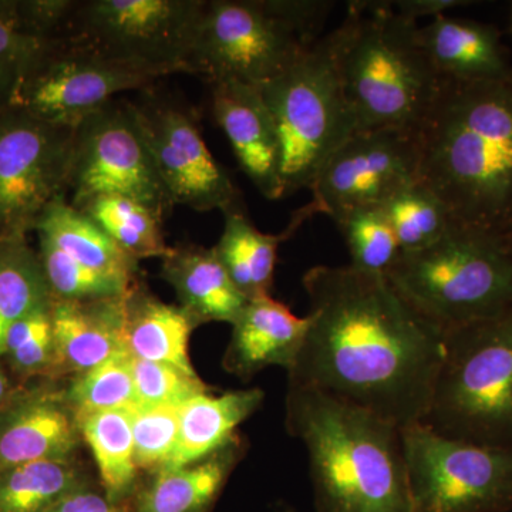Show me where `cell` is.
Segmentation results:
<instances>
[{"label": "cell", "instance_id": "obj_1", "mask_svg": "<svg viewBox=\"0 0 512 512\" xmlns=\"http://www.w3.org/2000/svg\"><path fill=\"white\" fill-rule=\"evenodd\" d=\"M309 328L289 386L326 394L404 429L421 423L444 353V330L386 275L318 265L302 279Z\"/></svg>", "mask_w": 512, "mask_h": 512}, {"label": "cell", "instance_id": "obj_2", "mask_svg": "<svg viewBox=\"0 0 512 512\" xmlns=\"http://www.w3.org/2000/svg\"><path fill=\"white\" fill-rule=\"evenodd\" d=\"M417 133L419 181L453 224L512 251V69L478 82L441 79Z\"/></svg>", "mask_w": 512, "mask_h": 512}, {"label": "cell", "instance_id": "obj_3", "mask_svg": "<svg viewBox=\"0 0 512 512\" xmlns=\"http://www.w3.org/2000/svg\"><path fill=\"white\" fill-rule=\"evenodd\" d=\"M286 426L308 451L316 512H413L400 427L293 386Z\"/></svg>", "mask_w": 512, "mask_h": 512}, {"label": "cell", "instance_id": "obj_4", "mask_svg": "<svg viewBox=\"0 0 512 512\" xmlns=\"http://www.w3.org/2000/svg\"><path fill=\"white\" fill-rule=\"evenodd\" d=\"M419 29L392 2L349 3L335 32L340 79L356 133L419 130L441 83L421 46Z\"/></svg>", "mask_w": 512, "mask_h": 512}, {"label": "cell", "instance_id": "obj_5", "mask_svg": "<svg viewBox=\"0 0 512 512\" xmlns=\"http://www.w3.org/2000/svg\"><path fill=\"white\" fill-rule=\"evenodd\" d=\"M333 6L328 0H207L191 74L208 83L264 86L318 42Z\"/></svg>", "mask_w": 512, "mask_h": 512}, {"label": "cell", "instance_id": "obj_6", "mask_svg": "<svg viewBox=\"0 0 512 512\" xmlns=\"http://www.w3.org/2000/svg\"><path fill=\"white\" fill-rule=\"evenodd\" d=\"M421 424L447 439L512 450V309L444 332Z\"/></svg>", "mask_w": 512, "mask_h": 512}, {"label": "cell", "instance_id": "obj_7", "mask_svg": "<svg viewBox=\"0 0 512 512\" xmlns=\"http://www.w3.org/2000/svg\"><path fill=\"white\" fill-rule=\"evenodd\" d=\"M386 278L444 332L512 309L511 249L456 224L430 247L400 255Z\"/></svg>", "mask_w": 512, "mask_h": 512}, {"label": "cell", "instance_id": "obj_8", "mask_svg": "<svg viewBox=\"0 0 512 512\" xmlns=\"http://www.w3.org/2000/svg\"><path fill=\"white\" fill-rule=\"evenodd\" d=\"M259 89L278 133L284 198L311 190L329 158L356 133L340 79L335 30Z\"/></svg>", "mask_w": 512, "mask_h": 512}, {"label": "cell", "instance_id": "obj_9", "mask_svg": "<svg viewBox=\"0 0 512 512\" xmlns=\"http://www.w3.org/2000/svg\"><path fill=\"white\" fill-rule=\"evenodd\" d=\"M167 72L101 53L72 37L47 40L16 84L8 107L62 127H76L117 96L146 92Z\"/></svg>", "mask_w": 512, "mask_h": 512}, {"label": "cell", "instance_id": "obj_10", "mask_svg": "<svg viewBox=\"0 0 512 512\" xmlns=\"http://www.w3.org/2000/svg\"><path fill=\"white\" fill-rule=\"evenodd\" d=\"M413 512L512 511V450L402 429Z\"/></svg>", "mask_w": 512, "mask_h": 512}, {"label": "cell", "instance_id": "obj_11", "mask_svg": "<svg viewBox=\"0 0 512 512\" xmlns=\"http://www.w3.org/2000/svg\"><path fill=\"white\" fill-rule=\"evenodd\" d=\"M207 0H79L66 36L106 55L191 74Z\"/></svg>", "mask_w": 512, "mask_h": 512}, {"label": "cell", "instance_id": "obj_12", "mask_svg": "<svg viewBox=\"0 0 512 512\" xmlns=\"http://www.w3.org/2000/svg\"><path fill=\"white\" fill-rule=\"evenodd\" d=\"M123 195L167 218L175 205L134 119L130 100L114 99L74 127L66 198L73 207Z\"/></svg>", "mask_w": 512, "mask_h": 512}, {"label": "cell", "instance_id": "obj_13", "mask_svg": "<svg viewBox=\"0 0 512 512\" xmlns=\"http://www.w3.org/2000/svg\"><path fill=\"white\" fill-rule=\"evenodd\" d=\"M73 138L72 127L0 110V239L28 237L47 205L66 195Z\"/></svg>", "mask_w": 512, "mask_h": 512}, {"label": "cell", "instance_id": "obj_14", "mask_svg": "<svg viewBox=\"0 0 512 512\" xmlns=\"http://www.w3.org/2000/svg\"><path fill=\"white\" fill-rule=\"evenodd\" d=\"M130 100L141 136L175 207L197 212L244 207L241 191L202 137L191 107L150 89Z\"/></svg>", "mask_w": 512, "mask_h": 512}, {"label": "cell", "instance_id": "obj_15", "mask_svg": "<svg viewBox=\"0 0 512 512\" xmlns=\"http://www.w3.org/2000/svg\"><path fill=\"white\" fill-rule=\"evenodd\" d=\"M416 130L359 131L329 158L311 187L312 204L333 221L360 208L382 207L393 194L419 181Z\"/></svg>", "mask_w": 512, "mask_h": 512}, {"label": "cell", "instance_id": "obj_16", "mask_svg": "<svg viewBox=\"0 0 512 512\" xmlns=\"http://www.w3.org/2000/svg\"><path fill=\"white\" fill-rule=\"evenodd\" d=\"M210 84L212 113L239 167L266 200H282L281 147L261 89L239 82Z\"/></svg>", "mask_w": 512, "mask_h": 512}, {"label": "cell", "instance_id": "obj_17", "mask_svg": "<svg viewBox=\"0 0 512 512\" xmlns=\"http://www.w3.org/2000/svg\"><path fill=\"white\" fill-rule=\"evenodd\" d=\"M80 439L64 394H26L0 410V474L36 461L70 460Z\"/></svg>", "mask_w": 512, "mask_h": 512}, {"label": "cell", "instance_id": "obj_18", "mask_svg": "<svg viewBox=\"0 0 512 512\" xmlns=\"http://www.w3.org/2000/svg\"><path fill=\"white\" fill-rule=\"evenodd\" d=\"M309 319L298 318L271 295L249 299L232 323V338L225 353L229 373L244 379L269 366L291 369L308 333Z\"/></svg>", "mask_w": 512, "mask_h": 512}, {"label": "cell", "instance_id": "obj_19", "mask_svg": "<svg viewBox=\"0 0 512 512\" xmlns=\"http://www.w3.org/2000/svg\"><path fill=\"white\" fill-rule=\"evenodd\" d=\"M419 37L441 79L478 82L512 69L501 33L493 25L441 15L420 28Z\"/></svg>", "mask_w": 512, "mask_h": 512}, {"label": "cell", "instance_id": "obj_20", "mask_svg": "<svg viewBox=\"0 0 512 512\" xmlns=\"http://www.w3.org/2000/svg\"><path fill=\"white\" fill-rule=\"evenodd\" d=\"M161 276L198 326L237 320L249 299L239 292L214 248L177 244L161 259Z\"/></svg>", "mask_w": 512, "mask_h": 512}, {"label": "cell", "instance_id": "obj_21", "mask_svg": "<svg viewBox=\"0 0 512 512\" xmlns=\"http://www.w3.org/2000/svg\"><path fill=\"white\" fill-rule=\"evenodd\" d=\"M124 296L83 302L53 299L57 365L79 375L127 352L124 346Z\"/></svg>", "mask_w": 512, "mask_h": 512}, {"label": "cell", "instance_id": "obj_22", "mask_svg": "<svg viewBox=\"0 0 512 512\" xmlns=\"http://www.w3.org/2000/svg\"><path fill=\"white\" fill-rule=\"evenodd\" d=\"M318 214V208L309 202L293 212L284 231L265 234L252 224L244 207L234 208L225 212L220 241L212 248L242 295L248 299L271 295L279 245L293 237L303 222Z\"/></svg>", "mask_w": 512, "mask_h": 512}, {"label": "cell", "instance_id": "obj_23", "mask_svg": "<svg viewBox=\"0 0 512 512\" xmlns=\"http://www.w3.org/2000/svg\"><path fill=\"white\" fill-rule=\"evenodd\" d=\"M195 320L180 305H168L140 281L124 296V346L128 355L197 375L188 355Z\"/></svg>", "mask_w": 512, "mask_h": 512}, {"label": "cell", "instance_id": "obj_24", "mask_svg": "<svg viewBox=\"0 0 512 512\" xmlns=\"http://www.w3.org/2000/svg\"><path fill=\"white\" fill-rule=\"evenodd\" d=\"M259 389L204 393L180 406L177 448L165 470L200 463L238 439V427L261 407ZM164 471V470H163Z\"/></svg>", "mask_w": 512, "mask_h": 512}, {"label": "cell", "instance_id": "obj_25", "mask_svg": "<svg viewBox=\"0 0 512 512\" xmlns=\"http://www.w3.org/2000/svg\"><path fill=\"white\" fill-rule=\"evenodd\" d=\"M33 232L39 244L56 249L74 264L124 281H138L137 259L121 251L66 195L47 205Z\"/></svg>", "mask_w": 512, "mask_h": 512}, {"label": "cell", "instance_id": "obj_26", "mask_svg": "<svg viewBox=\"0 0 512 512\" xmlns=\"http://www.w3.org/2000/svg\"><path fill=\"white\" fill-rule=\"evenodd\" d=\"M239 437L192 466L164 470L138 494L136 512H207L241 456Z\"/></svg>", "mask_w": 512, "mask_h": 512}, {"label": "cell", "instance_id": "obj_27", "mask_svg": "<svg viewBox=\"0 0 512 512\" xmlns=\"http://www.w3.org/2000/svg\"><path fill=\"white\" fill-rule=\"evenodd\" d=\"M53 302L37 251L28 237L0 239V356L16 322Z\"/></svg>", "mask_w": 512, "mask_h": 512}, {"label": "cell", "instance_id": "obj_28", "mask_svg": "<svg viewBox=\"0 0 512 512\" xmlns=\"http://www.w3.org/2000/svg\"><path fill=\"white\" fill-rule=\"evenodd\" d=\"M74 208L82 211L121 251L137 261L163 259L170 249L164 238V218L143 202L123 195H100Z\"/></svg>", "mask_w": 512, "mask_h": 512}, {"label": "cell", "instance_id": "obj_29", "mask_svg": "<svg viewBox=\"0 0 512 512\" xmlns=\"http://www.w3.org/2000/svg\"><path fill=\"white\" fill-rule=\"evenodd\" d=\"M79 429L99 468L104 494L120 504L133 491L138 471L128 410L87 414L79 419Z\"/></svg>", "mask_w": 512, "mask_h": 512}, {"label": "cell", "instance_id": "obj_30", "mask_svg": "<svg viewBox=\"0 0 512 512\" xmlns=\"http://www.w3.org/2000/svg\"><path fill=\"white\" fill-rule=\"evenodd\" d=\"M70 460H43L0 474V512H46L66 495L84 488Z\"/></svg>", "mask_w": 512, "mask_h": 512}, {"label": "cell", "instance_id": "obj_31", "mask_svg": "<svg viewBox=\"0 0 512 512\" xmlns=\"http://www.w3.org/2000/svg\"><path fill=\"white\" fill-rule=\"evenodd\" d=\"M402 254L420 251L439 241L453 227L450 212L426 185H406L382 205Z\"/></svg>", "mask_w": 512, "mask_h": 512}, {"label": "cell", "instance_id": "obj_32", "mask_svg": "<svg viewBox=\"0 0 512 512\" xmlns=\"http://www.w3.org/2000/svg\"><path fill=\"white\" fill-rule=\"evenodd\" d=\"M333 222L348 245L350 266L359 271L386 275L402 255L382 207L350 211Z\"/></svg>", "mask_w": 512, "mask_h": 512}, {"label": "cell", "instance_id": "obj_33", "mask_svg": "<svg viewBox=\"0 0 512 512\" xmlns=\"http://www.w3.org/2000/svg\"><path fill=\"white\" fill-rule=\"evenodd\" d=\"M77 420L87 414L124 410L136 404L130 355L120 353L74 376L69 390L64 393Z\"/></svg>", "mask_w": 512, "mask_h": 512}, {"label": "cell", "instance_id": "obj_34", "mask_svg": "<svg viewBox=\"0 0 512 512\" xmlns=\"http://www.w3.org/2000/svg\"><path fill=\"white\" fill-rule=\"evenodd\" d=\"M134 457L141 470H165L177 448L180 431V407H128Z\"/></svg>", "mask_w": 512, "mask_h": 512}, {"label": "cell", "instance_id": "obj_35", "mask_svg": "<svg viewBox=\"0 0 512 512\" xmlns=\"http://www.w3.org/2000/svg\"><path fill=\"white\" fill-rule=\"evenodd\" d=\"M130 369L138 406L180 407L188 400L208 392L198 375H190L165 363L130 356Z\"/></svg>", "mask_w": 512, "mask_h": 512}, {"label": "cell", "instance_id": "obj_36", "mask_svg": "<svg viewBox=\"0 0 512 512\" xmlns=\"http://www.w3.org/2000/svg\"><path fill=\"white\" fill-rule=\"evenodd\" d=\"M52 303L16 322L6 336L5 355L20 373L32 375L57 365Z\"/></svg>", "mask_w": 512, "mask_h": 512}, {"label": "cell", "instance_id": "obj_37", "mask_svg": "<svg viewBox=\"0 0 512 512\" xmlns=\"http://www.w3.org/2000/svg\"><path fill=\"white\" fill-rule=\"evenodd\" d=\"M43 43L20 26L15 0H0V110L9 106L16 84Z\"/></svg>", "mask_w": 512, "mask_h": 512}, {"label": "cell", "instance_id": "obj_38", "mask_svg": "<svg viewBox=\"0 0 512 512\" xmlns=\"http://www.w3.org/2000/svg\"><path fill=\"white\" fill-rule=\"evenodd\" d=\"M79 0H15L16 18L33 39H60L66 36Z\"/></svg>", "mask_w": 512, "mask_h": 512}, {"label": "cell", "instance_id": "obj_39", "mask_svg": "<svg viewBox=\"0 0 512 512\" xmlns=\"http://www.w3.org/2000/svg\"><path fill=\"white\" fill-rule=\"evenodd\" d=\"M46 512H127L120 504L84 487L66 495Z\"/></svg>", "mask_w": 512, "mask_h": 512}, {"label": "cell", "instance_id": "obj_40", "mask_svg": "<svg viewBox=\"0 0 512 512\" xmlns=\"http://www.w3.org/2000/svg\"><path fill=\"white\" fill-rule=\"evenodd\" d=\"M394 10L403 18L417 22L420 18H437L448 9L471 5L468 0H396Z\"/></svg>", "mask_w": 512, "mask_h": 512}, {"label": "cell", "instance_id": "obj_41", "mask_svg": "<svg viewBox=\"0 0 512 512\" xmlns=\"http://www.w3.org/2000/svg\"><path fill=\"white\" fill-rule=\"evenodd\" d=\"M9 392L10 384L8 377H6L5 373H3V370L0 369V403H3L6 399H8Z\"/></svg>", "mask_w": 512, "mask_h": 512}]
</instances>
